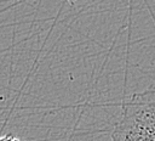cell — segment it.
Masks as SVG:
<instances>
[{
	"mask_svg": "<svg viewBox=\"0 0 155 141\" xmlns=\"http://www.w3.org/2000/svg\"><path fill=\"white\" fill-rule=\"evenodd\" d=\"M110 141H155V83L122 103Z\"/></svg>",
	"mask_w": 155,
	"mask_h": 141,
	"instance_id": "6da1fadb",
	"label": "cell"
},
{
	"mask_svg": "<svg viewBox=\"0 0 155 141\" xmlns=\"http://www.w3.org/2000/svg\"><path fill=\"white\" fill-rule=\"evenodd\" d=\"M0 141H23V140L15 137L12 135H4V136H0Z\"/></svg>",
	"mask_w": 155,
	"mask_h": 141,
	"instance_id": "7a4b0ae2",
	"label": "cell"
},
{
	"mask_svg": "<svg viewBox=\"0 0 155 141\" xmlns=\"http://www.w3.org/2000/svg\"><path fill=\"white\" fill-rule=\"evenodd\" d=\"M67 1H69V2H70V4H73V2H74V1H75V0H67Z\"/></svg>",
	"mask_w": 155,
	"mask_h": 141,
	"instance_id": "3957f363",
	"label": "cell"
}]
</instances>
